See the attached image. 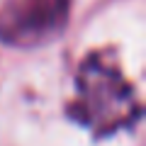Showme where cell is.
I'll list each match as a JSON object with an SVG mask.
<instances>
[{
    "label": "cell",
    "mask_w": 146,
    "mask_h": 146,
    "mask_svg": "<svg viewBox=\"0 0 146 146\" xmlns=\"http://www.w3.org/2000/svg\"><path fill=\"white\" fill-rule=\"evenodd\" d=\"M144 107L134 85L124 78L110 51H93L76 71V95L66 105V117L88 129L93 139L129 131L141 122Z\"/></svg>",
    "instance_id": "1"
},
{
    "label": "cell",
    "mask_w": 146,
    "mask_h": 146,
    "mask_svg": "<svg viewBox=\"0 0 146 146\" xmlns=\"http://www.w3.org/2000/svg\"><path fill=\"white\" fill-rule=\"evenodd\" d=\"M71 17V0H5L0 5V44L39 49L56 42Z\"/></svg>",
    "instance_id": "2"
}]
</instances>
